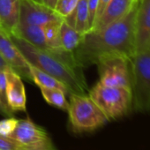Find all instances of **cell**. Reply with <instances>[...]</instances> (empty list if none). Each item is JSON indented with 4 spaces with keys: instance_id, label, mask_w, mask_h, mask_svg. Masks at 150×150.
Here are the masks:
<instances>
[{
    "instance_id": "cell-9",
    "label": "cell",
    "mask_w": 150,
    "mask_h": 150,
    "mask_svg": "<svg viewBox=\"0 0 150 150\" xmlns=\"http://www.w3.org/2000/svg\"><path fill=\"white\" fill-rule=\"evenodd\" d=\"M55 10L35 0H21L20 23L44 26L52 21H63Z\"/></svg>"
},
{
    "instance_id": "cell-18",
    "label": "cell",
    "mask_w": 150,
    "mask_h": 150,
    "mask_svg": "<svg viewBox=\"0 0 150 150\" xmlns=\"http://www.w3.org/2000/svg\"><path fill=\"white\" fill-rule=\"evenodd\" d=\"M63 21H52L42 26L45 41L49 50H57L63 49L60 45V38H59L60 25Z\"/></svg>"
},
{
    "instance_id": "cell-20",
    "label": "cell",
    "mask_w": 150,
    "mask_h": 150,
    "mask_svg": "<svg viewBox=\"0 0 150 150\" xmlns=\"http://www.w3.org/2000/svg\"><path fill=\"white\" fill-rule=\"evenodd\" d=\"M6 71L0 70V104L3 107L7 117H13L14 113L10 110L6 97Z\"/></svg>"
},
{
    "instance_id": "cell-6",
    "label": "cell",
    "mask_w": 150,
    "mask_h": 150,
    "mask_svg": "<svg viewBox=\"0 0 150 150\" xmlns=\"http://www.w3.org/2000/svg\"><path fill=\"white\" fill-rule=\"evenodd\" d=\"M10 138L21 149L53 150L57 148L48 132L29 117L19 119L18 125Z\"/></svg>"
},
{
    "instance_id": "cell-31",
    "label": "cell",
    "mask_w": 150,
    "mask_h": 150,
    "mask_svg": "<svg viewBox=\"0 0 150 150\" xmlns=\"http://www.w3.org/2000/svg\"><path fill=\"white\" fill-rule=\"evenodd\" d=\"M0 27H1V28H2V26H1V23H0Z\"/></svg>"
},
{
    "instance_id": "cell-25",
    "label": "cell",
    "mask_w": 150,
    "mask_h": 150,
    "mask_svg": "<svg viewBox=\"0 0 150 150\" xmlns=\"http://www.w3.org/2000/svg\"><path fill=\"white\" fill-rule=\"evenodd\" d=\"M110 2V0H99L98 3V10H97V15H96V21L100 18V16L102 15V13H103V11L105 10V8L107 7V6L109 5V3ZM96 24V23H95ZM95 26V25H94Z\"/></svg>"
},
{
    "instance_id": "cell-16",
    "label": "cell",
    "mask_w": 150,
    "mask_h": 150,
    "mask_svg": "<svg viewBox=\"0 0 150 150\" xmlns=\"http://www.w3.org/2000/svg\"><path fill=\"white\" fill-rule=\"evenodd\" d=\"M84 35L85 34L77 31L74 28L63 21L60 25L59 32L60 45L64 50L68 52H74L81 42Z\"/></svg>"
},
{
    "instance_id": "cell-19",
    "label": "cell",
    "mask_w": 150,
    "mask_h": 150,
    "mask_svg": "<svg viewBox=\"0 0 150 150\" xmlns=\"http://www.w3.org/2000/svg\"><path fill=\"white\" fill-rule=\"evenodd\" d=\"M40 90L43 99L46 101L47 103L62 110L67 111L69 102L66 99L65 96L66 94L64 91L57 88H41Z\"/></svg>"
},
{
    "instance_id": "cell-12",
    "label": "cell",
    "mask_w": 150,
    "mask_h": 150,
    "mask_svg": "<svg viewBox=\"0 0 150 150\" xmlns=\"http://www.w3.org/2000/svg\"><path fill=\"white\" fill-rule=\"evenodd\" d=\"M140 0H110L91 31H98L125 17Z\"/></svg>"
},
{
    "instance_id": "cell-10",
    "label": "cell",
    "mask_w": 150,
    "mask_h": 150,
    "mask_svg": "<svg viewBox=\"0 0 150 150\" xmlns=\"http://www.w3.org/2000/svg\"><path fill=\"white\" fill-rule=\"evenodd\" d=\"M6 72V97L10 110L15 113L27 111V96L22 78L12 68Z\"/></svg>"
},
{
    "instance_id": "cell-15",
    "label": "cell",
    "mask_w": 150,
    "mask_h": 150,
    "mask_svg": "<svg viewBox=\"0 0 150 150\" xmlns=\"http://www.w3.org/2000/svg\"><path fill=\"white\" fill-rule=\"evenodd\" d=\"M64 21L77 31L86 34L88 32V0H78L73 12Z\"/></svg>"
},
{
    "instance_id": "cell-11",
    "label": "cell",
    "mask_w": 150,
    "mask_h": 150,
    "mask_svg": "<svg viewBox=\"0 0 150 150\" xmlns=\"http://www.w3.org/2000/svg\"><path fill=\"white\" fill-rule=\"evenodd\" d=\"M136 52L150 50V0H140L135 23Z\"/></svg>"
},
{
    "instance_id": "cell-23",
    "label": "cell",
    "mask_w": 150,
    "mask_h": 150,
    "mask_svg": "<svg viewBox=\"0 0 150 150\" xmlns=\"http://www.w3.org/2000/svg\"><path fill=\"white\" fill-rule=\"evenodd\" d=\"M99 0H88V32L92 30L96 21Z\"/></svg>"
},
{
    "instance_id": "cell-24",
    "label": "cell",
    "mask_w": 150,
    "mask_h": 150,
    "mask_svg": "<svg viewBox=\"0 0 150 150\" xmlns=\"http://www.w3.org/2000/svg\"><path fill=\"white\" fill-rule=\"evenodd\" d=\"M18 149L19 146L11 138L0 135V150H18Z\"/></svg>"
},
{
    "instance_id": "cell-4",
    "label": "cell",
    "mask_w": 150,
    "mask_h": 150,
    "mask_svg": "<svg viewBox=\"0 0 150 150\" xmlns=\"http://www.w3.org/2000/svg\"><path fill=\"white\" fill-rule=\"evenodd\" d=\"M131 71L132 109L150 111V50L136 52L129 58Z\"/></svg>"
},
{
    "instance_id": "cell-3",
    "label": "cell",
    "mask_w": 150,
    "mask_h": 150,
    "mask_svg": "<svg viewBox=\"0 0 150 150\" xmlns=\"http://www.w3.org/2000/svg\"><path fill=\"white\" fill-rule=\"evenodd\" d=\"M67 109L71 131L74 133L93 132L109 120L95 102L86 94H70Z\"/></svg>"
},
{
    "instance_id": "cell-28",
    "label": "cell",
    "mask_w": 150,
    "mask_h": 150,
    "mask_svg": "<svg viewBox=\"0 0 150 150\" xmlns=\"http://www.w3.org/2000/svg\"><path fill=\"white\" fill-rule=\"evenodd\" d=\"M0 114L3 115V116H5V117H7V116H6V111L4 110L3 107L1 106V104H0Z\"/></svg>"
},
{
    "instance_id": "cell-29",
    "label": "cell",
    "mask_w": 150,
    "mask_h": 150,
    "mask_svg": "<svg viewBox=\"0 0 150 150\" xmlns=\"http://www.w3.org/2000/svg\"><path fill=\"white\" fill-rule=\"evenodd\" d=\"M18 150H27V149H21V148H19ZM53 150H57V149L56 148V149H53Z\"/></svg>"
},
{
    "instance_id": "cell-13",
    "label": "cell",
    "mask_w": 150,
    "mask_h": 150,
    "mask_svg": "<svg viewBox=\"0 0 150 150\" xmlns=\"http://www.w3.org/2000/svg\"><path fill=\"white\" fill-rule=\"evenodd\" d=\"M20 6L21 0H0V23L8 34L20 22Z\"/></svg>"
},
{
    "instance_id": "cell-8",
    "label": "cell",
    "mask_w": 150,
    "mask_h": 150,
    "mask_svg": "<svg viewBox=\"0 0 150 150\" xmlns=\"http://www.w3.org/2000/svg\"><path fill=\"white\" fill-rule=\"evenodd\" d=\"M0 56L7 64L20 76L27 81H31L28 62L24 57L17 45L12 40L10 35L0 27Z\"/></svg>"
},
{
    "instance_id": "cell-27",
    "label": "cell",
    "mask_w": 150,
    "mask_h": 150,
    "mask_svg": "<svg viewBox=\"0 0 150 150\" xmlns=\"http://www.w3.org/2000/svg\"><path fill=\"white\" fill-rule=\"evenodd\" d=\"M11 67L7 64V63L1 57V56H0V70L2 71H6L8 69H10Z\"/></svg>"
},
{
    "instance_id": "cell-7",
    "label": "cell",
    "mask_w": 150,
    "mask_h": 150,
    "mask_svg": "<svg viewBox=\"0 0 150 150\" xmlns=\"http://www.w3.org/2000/svg\"><path fill=\"white\" fill-rule=\"evenodd\" d=\"M96 65L99 71V83L107 87L122 88L131 90V71L129 58L111 56L101 58Z\"/></svg>"
},
{
    "instance_id": "cell-26",
    "label": "cell",
    "mask_w": 150,
    "mask_h": 150,
    "mask_svg": "<svg viewBox=\"0 0 150 150\" xmlns=\"http://www.w3.org/2000/svg\"><path fill=\"white\" fill-rule=\"evenodd\" d=\"M57 1L58 0H41V3L43 4L45 6H47L52 10H55L57 4Z\"/></svg>"
},
{
    "instance_id": "cell-17",
    "label": "cell",
    "mask_w": 150,
    "mask_h": 150,
    "mask_svg": "<svg viewBox=\"0 0 150 150\" xmlns=\"http://www.w3.org/2000/svg\"><path fill=\"white\" fill-rule=\"evenodd\" d=\"M28 68H29L32 81L36 86H38L39 88H57V89H60V90L64 91L65 94H68V90H67L66 87L62 82H60L59 81L55 79L53 76L50 75L49 73L40 70L39 68L35 67V65L31 64L30 63H28Z\"/></svg>"
},
{
    "instance_id": "cell-2",
    "label": "cell",
    "mask_w": 150,
    "mask_h": 150,
    "mask_svg": "<svg viewBox=\"0 0 150 150\" xmlns=\"http://www.w3.org/2000/svg\"><path fill=\"white\" fill-rule=\"evenodd\" d=\"M10 36L28 63L62 82L69 95H83L88 92L83 68L77 64L73 52H68L64 49L45 50L32 45L20 36L15 35Z\"/></svg>"
},
{
    "instance_id": "cell-1",
    "label": "cell",
    "mask_w": 150,
    "mask_h": 150,
    "mask_svg": "<svg viewBox=\"0 0 150 150\" xmlns=\"http://www.w3.org/2000/svg\"><path fill=\"white\" fill-rule=\"evenodd\" d=\"M140 1L122 19L98 31H89L74 50L77 64L87 67L103 57L120 56L130 58L136 53L135 23Z\"/></svg>"
},
{
    "instance_id": "cell-14",
    "label": "cell",
    "mask_w": 150,
    "mask_h": 150,
    "mask_svg": "<svg viewBox=\"0 0 150 150\" xmlns=\"http://www.w3.org/2000/svg\"><path fill=\"white\" fill-rule=\"evenodd\" d=\"M9 35H15L17 36H20L39 49L45 50H48L42 26L19 22L14 31Z\"/></svg>"
},
{
    "instance_id": "cell-21",
    "label": "cell",
    "mask_w": 150,
    "mask_h": 150,
    "mask_svg": "<svg viewBox=\"0 0 150 150\" xmlns=\"http://www.w3.org/2000/svg\"><path fill=\"white\" fill-rule=\"evenodd\" d=\"M19 119L13 117H6L4 119L0 120V135L4 137L10 138L11 135L13 133Z\"/></svg>"
},
{
    "instance_id": "cell-22",
    "label": "cell",
    "mask_w": 150,
    "mask_h": 150,
    "mask_svg": "<svg viewBox=\"0 0 150 150\" xmlns=\"http://www.w3.org/2000/svg\"><path fill=\"white\" fill-rule=\"evenodd\" d=\"M77 3L78 0H58L55 11L64 19L73 12Z\"/></svg>"
},
{
    "instance_id": "cell-30",
    "label": "cell",
    "mask_w": 150,
    "mask_h": 150,
    "mask_svg": "<svg viewBox=\"0 0 150 150\" xmlns=\"http://www.w3.org/2000/svg\"><path fill=\"white\" fill-rule=\"evenodd\" d=\"M35 1H36V2H39V3H41V0H35Z\"/></svg>"
},
{
    "instance_id": "cell-5",
    "label": "cell",
    "mask_w": 150,
    "mask_h": 150,
    "mask_svg": "<svg viewBox=\"0 0 150 150\" xmlns=\"http://www.w3.org/2000/svg\"><path fill=\"white\" fill-rule=\"evenodd\" d=\"M89 97L103 112L109 121L118 119L132 110V91L97 83L90 91Z\"/></svg>"
}]
</instances>
